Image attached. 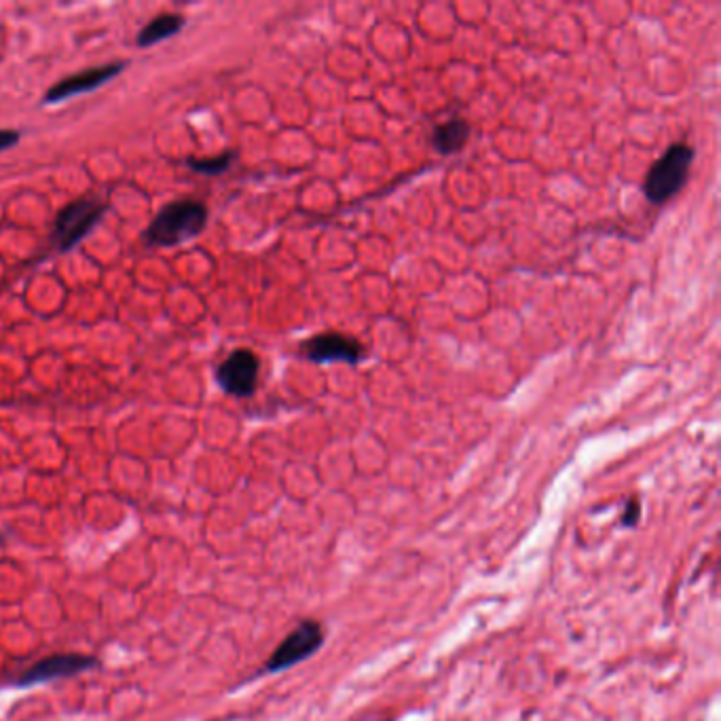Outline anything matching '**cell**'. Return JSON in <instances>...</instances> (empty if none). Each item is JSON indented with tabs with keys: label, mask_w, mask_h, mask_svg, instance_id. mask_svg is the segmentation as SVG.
Masks as SVG:
<instances>
[{
	"label": "cell",
	"mask_w": 721,
	"mask_h": 721,
	"mask_svg": "<svg viewBox=\"0 0 721 721\" xmlns=\"http://www.w3.org/2000/svg\"><path fill=\"white\" fill-rule=\"evenodd\" d=\"M208 225V208L201 201L182 199L163 206L146 231V239L153 246L170 248L191 242Z\"/></svg>",
	"instance_id": "6da1fadb"
},
{
	"label": "cell",
	"mask_w": 721,
	"mask_h": 721,
	"mask_svg": "<svg viewBox=\"0 0 721 721\" xmlns=\"http://www.w3.org/2000/svg\"><path fill=\"white\" fill-rule=\"evenodd\" d=\"M694 161V149L688 142L671 144L664 155L652 165L643 182V193L647 201L660 206V203L673 199L688 180Z\"/></svg>",
	"instance_id": "7a4b0ae2"
},
{
	"label": "cell",
	"mask_w": 721,
	"mask_h": 721,
	"mask_svg": "<svg viewBox=\"0 0 721 721\" xmlns=\"http://www.w3.org/2000/svg\"><path fill=\"white\" fill-rule=\"evenodd\" d=\"M104 212L106 206H102L98 201L81 199L75 203H68V206L58 214V218H55V227H53V237L58 250L70 252L72 248H77L83 239L96 229Z\"/></svg>",
	"instance_id": "3957f363"
},
{
	"label": "cell",
	"mask_w": 721,
	"mask_h": 721,
	"mask_svg": "<svg viewBox=\"0 0 721 721\" xmlns=\"http://www.w3.org/2000/svg\"><path fill=\"white\" fill-rule=\"evenodd\" d=\"M322 643H324V628L318 622L307 620L294 628V631L275 647V652L265 664V671L267 673L286 671L294 667V664H299L316 654Z\"/></svg>",
	"instance_id": "277c9868"
},
{
	"label": "cell",
	"mask_w": 721,
	"mask_h": 721,
	"mask_svg": "<svg viewBox=\"0 0 721 721\" xmlns=\"http://www.w3.org/2000/svg\"><path fill=\"white\" fill-rule=\"evenodd\" d=\"M261 360L250 349H235L216 368V383L220 390L235 398H248L258 383Z\"/></svg>",
	"instance_id": "5b68a950"
},
{
	"label": "cell",
	"mask_w": 721,
	"mask_h": 721,
	"mask_svg": "<svg viewBox=\"0 0 721 721\" xmlns=\"http://www.w3.org/2000/svg\"><path fill=\"white\" fill-rule=\"evenodd\" d=\"M98 667L96 656L87 654H53L39 662H34L32 667L24 669L20 675L13 679L15 686H39V683L64 679V677H75L85 671H91Z\"/></svg>",
	"instance_id": "8992f818"
},
{
	"label": "cell",
	"mask_w": 721,
	"mask_h": 721,
	"mask_svg": "<svg viewBox=\"0 0 721 721\" xmlns=\"http://www.w3.org/2000/svg\"><path fill=\"white\" fill-rule=\"evenodd\" d=\"M123 68H125V62H115V64L81 70V72H77V75H70V77L62 79L60 83H55L45 94L43 104H60L64 100L89 94V91H96L102 85L117 79L123 72Z\"/></svg>",
	"instance_id": "52a82bcc"
},
{
	"label": "cell",
	"mask_w": 721,
	"mask_h": 721,
	"mask_svg": "<svg viewBox=\"0 0 721 721\" xmlns=\"http://www.w3.org/2000/svg\"><path fill=\"white\" fill-rule=\"evenodd\" d=\"M303 356L316 364L345 362L358 364L364 358V347L354 337L341 335V332H324V335L311 337L301 345Z\"/></svg>",
	"instance_id": "ba28073f"
},
{
	"label": "cell",
	"mask_w": 721,
	"mask_h": 721,
	"mask_svg": "<svg viewBox=\"0 0 721 721\" xmlns=\"http://www.w3.org/2000/svg\"><path fill=\"white\" fill-rule=\"evenodd\" d=\"M184 26H187V20H184V17L178 15V13L159 15L140 30L138 45L142 49H149L153 45H159L163 41L172 39V36H176Z\"/></svg>",
	"instance_id": "9c48e42d"
},
{
	"label": "cell",
	"mask_w": 721,
	"mask_h": 721,
	"mask_svg": "<svg viewBox=\"0 0 721 721\" xmlns=\"http://www.w3.org/2000/svg\"><path fill=\"white\" fill-rule=\"evenodd\" d=\"M468 138H470V125L464 119H453L436 129L432 144L440 155H453L464 149Z\"/></svg>",
	"instance_id": "30bf717a"
},
{
	"label": "cell",
	"mask_w": 721,
	"mask_h": 721,
	"mask_svg": "<svg viewBox=\"0 0 721 721\" xmlns=\"http://www.w3.org/2000/svg\"><path fill=\"white\" fill-rule=\"evenodd\" d=\"M235 161V155L233 153H223L218 157H208V159H189L187 165L197 172V174H206V176H220L225 174L231 165Z\"/></svg>",
	"instance_id": "8fae6325"
},
{
	"label": "cell",
	"mask_w": 721,
	"mask_h": 721,
	"mask_svg": "<svg viewBox=\"0 0 721 721\" xmlns=\"http://www.w3.org/2000/svg\"><path fill=\"white\" fill-rule=\"evenodd\" d=\"M20 138V132H15V129H0V153L13 149V146L20 142Z\"/></svg>",
	"instance_id": "7c38bea8"
},
{
	"label": "cell",
	"mask_w": 721,
	"mask_h": 721,
	"mask_svg": "<svg viewBox=\"0 0 721 721\" xmlns=\"http://www.w3.org/2000/svg\"><path fill=\"white\" fill-rule=\"evenodd\" d=\"M637 521H639V502H635V499H633V502L628 504V508H626L624 523L626 525H635Z\"/></svg>",
	"instance_id": "4fadbf2b"
}]
</instances>
